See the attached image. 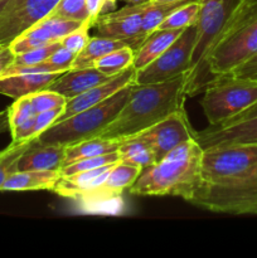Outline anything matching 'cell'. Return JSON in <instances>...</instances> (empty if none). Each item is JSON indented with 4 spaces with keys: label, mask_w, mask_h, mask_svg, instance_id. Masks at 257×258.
Listing matches in <instances>:
<instances>
[{
    "label": "cell",
    "mask_w": 257,
    "mask_h": 258,
    "mask_svg": "<svg viewBox=\"0 0 257 258\" xmlns=\"http://www.w3.org/2000/svg\"><path fill=\"white\" fill-rule=\"evenodd\" d=\"M203 93L204 115L209 125H217L257 102V81L231 73L217 78Z\"/></svg>",
    "instance_id": "cell-7"
},
{
    "label": "cell",
    "mask_w": 257,
    "mask_h": 258,
    "mask_svg": "<svg viewBox=\"0 0 257 258\" xmlns=\"http://www.w3.org/2000/svg\"><path fill=\"white\" fill-rule=\"evenodd\" d=\"M203 149L214 145L257 144V102L238 115L196 133Z\"/></svg>",
    "instance_id": "cell-12"
},
{
    "label": "cell",
    "mask_w": 257,
    "mask_h": 258,
    "mask_svg": "<svg viewBox=\"0 0 257 258\" xmlns=\"http://www.w3.org/2000/svg\"><path fill=\"white\" fill-rule=\"evenodd\" d=\"M76 55H77L76 53L71 52L67 48H63L62 45H60V47L58 48L48 59H45L44 62L52 68L53 72L63 73L66 72V71L71 70Z\"/></svg>",
    "instance_id": "cell-36"
},
{
    "label": "cell",
    "mask_w": 257,
    "mask_h": 258,
    "mask_svg": "<svg viewBox=\"0 0 257 258\" xmlns=\"http://www.w3.org/2000/svg\"><path fill=\"white\" fill-rule=\"evenodd\" d=\"M149 3L150 0L141 4H127L121 9L100 15L95 19L92 28L96 30L97 35L101 37L136 39L141 44L144 42L140 35L141 24Z\"/></svg>",
    "instance_id": "cell-14"
},
{
    "label": "cell",
    "mask_w": 257,
    "mask_h": 258,
    "mask_svg": "<svg viewBox=\"0 0 257 258\" xmlns=\"http://www.w3.org/2000/svg\"><path fill=\"white\" fill-rule=\"evenodd\" d=\"M8 111H9V130L18 127L19 125L24 123L25 121L30 120V118L37 115L29 100V96L17 98L14 103L8 107Z\"/></svg>",
    "instance_id": "cell-35"
},
{
    "label": "cell",
    "mask_w": 257,
    "mask_h": 258,
    "mask_svg": "<svg viewBox=\"0 0 257 258\" xmlns=\"http://www.w3.org/2000/svg\"><path fill=\"white\" fill-rule=\"evenodd\" d=\"M196 133L191 127L185 108L183 107L133 138H139L148 143L153 149L158 163L174 148L196 139Z\"/></svg>",
    "instance_id": "cell-13"
},
{
    "label": "cell",
    "mask_w": 257,
    "mask_h": 258,
    "mask_svg": "<svg viewBox=\"0 0 257 258\" xmlns=\"http://www.w3.org/2000/svg\"><path fill=\"white\" fill-rule=\"evenodd\" d=\"M115 164L101 166V168L92 169V170L78 171V173L70 174V175H62L52 191L63 198L75 202L76 199L97 186L101 181H103V179L108 175Z\"/></svg>",
    "instance_id": "cell-19"
},
{
    "label": "cell",
    "mask_w": 257,
    "mask_h": 258,
    "mask_svg": "<svg viewBox=\"0 0 257 258\" xmlns=\"http://www.w3.org/2000/svg\"><path fill=\"white\" fill-rule=\"evenodd\" d=\"M121 2H125L130 5H135V4H141V3H145L148 0H121Z\"/></svg>",
    "instance_id": "cell-41"
},
{
    "label": "cell",
    "mask_w": 257,
    "mask_h": 258,
    "mask_svg": "<svg viewBox=\"0 0 257 258\" xmlns=\"http://www.w3.org/2000/svg\"><path fill=\"white\" fill-rule=\"evenodd\" d=\"M81 24L82 22H77V20L55 19V18L47 17L25 32H23L20 35H18L10 43L9 48L14 54L35 49V48L58 42L68 33L80 27Z\"/></svg>",
    "instance_id": "cell-15"
},
{
    "label": "cell",
    "mask_w": 257,
    "mask_h": 258,
    "mask_svg": "<svg viewBox=\"0 0 257 258\" xmlns=\"http://www.w3.org/2000/svg\"><path fill=\"white\" fill-rule=\"evenodd\" d=\"M60 73H20L0 78V93L17 98L44 90Z\"/></svg>",
    "instance_id": "cell-20"
},
{
    "label": "cell",
    "mask_w": 257,
    "mask_h": 258,
    "mask_svg": "<svg viewBox=\"0 0 257 258\" xmlns=\"http://www.w3.org/2000/svg\"><path fill=\"white\" fill-rule=\"evenodd\" d=\"M141 171L140 166L118 161L103 181L75 202L87 212H117L123 190L134 185Z\"/></svg>",
    "instance_id": "cell-10"
},
{
    "label": "cell",
    "mask_w": 257,
    "mask_h": 258,
    "mask_svg": "<svg viewBox=\"0 0 257 258\" xmlns=\"http://www.w3.org/2000/svg\"><path fill=\"white\" fill-rule=\"evenodd\" d=\"M10 128L9 125V111L4 110V111H0V134L5 133Z\"/></svg>",
    "instance_id": "cell-40"
},
{
    "label": "cell",
    "mask_w": 257,
    "mask_h": 258,
    "mask_svg": "<svg viewBox=\"0 0 257 258\" xmlns=\"http://www.w3.org/2000/svg\"><path fill=\"white\" fill-rule=\"evenodd\" d=\"M256 55L257 0H238L209 54L212 80L231 75Z\"/></svg>",
    "instance_id": "cell-3"
},
{
    "label": "cell",
    "mask_w": 257,
    "mask_h": 258,
    "mask_svg": "<svg viewBox=\"0 0 257 258\" xmlns=\"http://www.w3.org/2000/svg\"><path fill=\"white\" fill-rule=\"evenodd\" d=\"M257 164V144L214 145L203 149L202 178L207 184L222 183L241 175Z\"/></svg>",
    "instance_id": "cell-8"
},
{
    "label": "cell",
    "mask_w": 257,
    "mask_h": 258,
    "mask_svg": "<svg viewBox=\"0 0 257 258\" xmlns=\"http://www.w3.org/2000/svg\"><path fill=\"white\" fill-rule=\"evenodd\" d=\"M7 3H8V0H0V13L3 12V9H4V7Z\"/></svg>",
    "instance_id": "cell-43"
},
{
    "label": "cell",
    "mask_w": 257,
    "mask_h": 258,
    "mask_svg": "<svg viewBox=\"0 0 257 258\" xmlns=\"http://www.w3.org/2000/svg\"><path fill=\"white\" fill-rule=\"evenodd\" d=\"M190 2H194V0H179V2L174 3H154L153 0H150L143 17V24H141L140 30L141 38L145 40V38L151 32L158 29L159 25L164 22V19L171 12H174L175 9L180 8L181 5L188 4Z\"/></svg>",
    "instance_id": "cell-26"
},
{
    "label": "cell",
    "mask_w": 257,
    "mask_h": 258,
    "mask_svg": "<svg viewBox=\"0 0 257 258\" xmlns=\"http://www.w3.org/2000/svg\"><path fill=\"white\" fill-rule=\"evenodd\" d=\"M87 3L88 15L95 22V19L106 13L113 12L116 9L117 0H86Z\"/></svg>",
    "instance_id": "cell-38"
},
{
    "label": "cell",
    "mask_w": 257,
    "mask_h": 258,
    "mask_svg": "<svg viewBox=\"0 0 257 258\" xmlns=\"http://www.w3.org/2000/svg\"><path fill=\"white\" fill-rule=\"evenodd\" d=\"M189 203L214 213L257 214V164L229 180L203 183Z\"/></svg>",
    "instance_id": "cell-6"
},
{
    "label": "cell",
    "mask_w": 257,
    "mask_h": 258,
    "mask_svg": "<svg viewBox=\"0 0 257 258\" xmlns=\"http://www.w3.org/2000/svg\"><path fill=\"white\" fill-rule=\"evenodd\" d=\"M92 27L93 20L91 19V18H88L85 22H82V24H81L80 27L68 33L67 35H65V37L60 39V45H62L63 48H67L71 52L78 54V53L86 47L88 40H90V30Z\"/></svg>",
    "instance_id": "cell-34"
},
{
    "label": "cell",
    "mask_w": 257,
    "mask_h": 258,
    "mask_svg": "<svg viewBox=\"0 0 257 258\" xmlns=\"http://www.w3.org/2000/svg\"><path fill=\"white\" fill-rule=\"evenodd\" d=\"M203 148L197 139L185 141L160 161L144 169L130 188L135 196H170L190 202L204 183L202 178Z\"/></svg>",
    "instance_id": "cell-2"
},
{
    "label": "cell",
    "mask_w": 257,
    "mask_h": 258,
    "mask_svg": "<svg viewBox=\"0 0 257 258\" xmlns=\"http://www.w3.org/2000/svg\"><path fill=\"white\" fill-rule=\"evenodd\" d=\"M154 3H174L179 2V0H153Z\"/></svg>",
    "instance_id": "cell-42"
},
{
    "label": "cell",
    "mask_w": 257,
    "mask_h": 258,
    "mask_svg": "<svg viewBox=\"0 0 257 258\" xmlns=\"http://www.w3.org/2000/svg\"><path fill=\"white\" fill-rule=\"evenodd\" d=\"M117 151L121 161L140 166L143 170L156 163L153 149L150 148L148 143L139 138H130L122 140V144Z\"/></svg>",
    "instance_id": "cell-25"
},
{
    "label": "cell",
    "mask_w": 257,
    "mask_h": 258,
    "mask_svg": "<svg viewBox=\"0 0 257 258\" xmlns=\"http://www.w3.org/2000/svg\"><path fill=\"white\" fill-rule=\"evenodd\" d=\"M140 43L136 39H116L108 37H91L86 47L76 55L71 70H80V68L93 67V63L98 58L103 57L112 50L120 49L123 47H131L134 50L138 49Z\"/></svg>",
    "instance_id": "cell-23"
},
{
    "label": "cell",
    "mask_w": 257,
    "mask_h": 258,
    "mask_svg": "<svg viewBox=\"0 0 257 258\" xmlns=\"http://www.w3.org/2000/svg\"><path fill=\"white\" fill-rule=\"evenodd\" d=\"M60 176V170L15 171L3 184L2 191L53 190Z\"/></svg>",
    "instance_id": "cell-21"
},
{
    "label": "cell",
    "mask_w": 257,
    "mask_h": 258,
    "mask_svg": "<svg viewBox=\"0 0 257 258\" xmlns=\"http://www.w3.org/2000/svg\"><path fill=\"white\" fill-rule=\"evenodd\" d=\"M2 48H4V47H3V45H0V49H2Z\"/></svg>",
    "instance_id": "cell-45"
},
{
    "label": "cell",
    "mask_w": 257,
    "mask_h": 258,
    "mask_svg": "<svg viewBox=\"0 0 257 258\" xmlns=\"http://www.w3.org/2000/svg\"><path fill=\"white\" fill-rule=\"evenodd\" d=\"M135 75L136 70L131 66V67L122 71V72L112 76V77L108 81H106V82L101 83V85L98 86H95V87L90 88V90L86 91V92L81 93V95L68 100L65 108H63V112L60 113V116L57 118L55 122L66 120V118L71 117V116L76 115V113L81 112V111L86 110V108H90L92 107V106H96L98 105V103L103 102V101L107 100L108 97H111L113 93L120 91L121 88H123L125 86L133 85L134 80H135Z\"/></svg>",
    "instance_id": "cell-16"
},
{
    "label": "cell",
    "mask_w": 257,
    "mask_h": 258,
    "mask_svg": "<svg viewBox=\"0 0 257 258\" xmlns=\"http://www.w3.org/2000/svg\"><path fill=\"white\" fill-rule=\"evenodd\" d=\"M112 76H107L96 67L68 70L60 73L48 88L65 96L67 100L86 92L90 88L108 81Z\"/></svg>",
    "instance_id": "cell-17"
},
{
    "label": "cell",
    "mask_w": 257,
    "mask_h": 258,
    "mask_svg": "<svg viewBox=\"0 0 257 258\" xmlns=\"http://www.w3.org/2000/svg\"><path fill=\"white\" fill-rule=\"evenodd\" d=\"M118 161H121L120 155H118V151H115V153L106 154V155L81 159V160L75 161V163L62 166L60 168V174L62 175H70V174L78 173V171L92 170V169L101 168V166L110 165V164L118 163Z\"/></svg>",
    "instance_id": "cell-31"
},
{
    "label": "cell",
    "mask_w": 257,
    "mask_h": 258,
    "mask_svg": "<svg viewBox=\"0 0 257 258\" xmlns=\"http://www.w3.org/2000/svg\"><path fill=\"white\" fill-rule=\"evenodd\" d=\"M48 18L85 22L90 18L86 0H59L57 7L50 12Z\"/></svg>",
    "instance_id": "cell-30"
},
{
    "label": "cell",
    "mask_w": 257,
    "mask_h": 258,
    "mask_svg": "<svg viewBox=\"0 0 257 258\" xmlns=\"http://www.w3.org/2000/svg\"><path fill=\"white\" fill-rule=\"evenodd\" d=\"M121 144H122V140L106 138H93L76 143L66 148V156L65 161H63V166L81 160V159L93 158V156L115 153V151L118 150Z\"/></svg>",
    "instance_id": "cell-24"
},
{
    "label": "cell",
    "mask_w": 257,
    "mask_h": 258,
    "mask_svg": "<svg viewBox=\"0 0 257 258\" xmlns=\"http://www.w3.org/2000/svg\"><path fill=\"white\" fill-rule=\"evenodd\" d=\"M184 29H155L145 38L143 43L135 49L133 67L136 71L141 70L154 59L163 54L171 44L176 40V38L183 33Z\"/></svg>",
    "instance_id": "cell-22"
},
{
    "label": "cell",
    "mask_w": 257,
    "mask_h": 258,
    "mask_svg": "<svg viewBox=\"0 0 257 258\" xmlns=\"http://www.w3.org/2000/svg\"><path fill=\"white\" fill-rule=\"evenodd\" d=\"M134 55H135L134 48H120V49L112 50L103 57L98 58L93 63V67H96L98 71L107 76H115L133 66Z\"/></svg>",
    "instance_id": "cell-27"
},
{
    "label": "cell",
    "mask_w": 257,
    "mask_h": 258,
    "mask_svg": "<svg viewBox=\"0 0 257 258\" xmlns=\"http://www.w3.org/2000/svg\"><path fill=\"white\" fill-rule=\"evenodd\" d=\"M238 0H201L197 37L190 63L185 73V95L193 97L204 92L213 82L208 58Z\"/></svg>",
    "instance_id": "cell-4"
},
{
    "label": "cell",
    "mask_w": 257,
    "mask_h": 258,
    "mask_svg": "<svg viewBox=\"0 0 257 258\" xmlns=\"http://www.w3.org/2000/svg\"><path fill=\"white\" fill-rule=\"evenodd\" d=\"M201 0H194L171 12L159 25L160 29H185L198 23Z\"/></svg>",
    "instance_id": "cell-28"
},
{
    "label": "cell",
    "mask_w": 257,
    "mask_h": 258,
    "mask_svg": "<svg viewBox=\"0 0 257 258\" xmlns=\"http://www.w3.org/2000/svg\"><path fill=\"white\" fill-rule=\"evenodd\" d=\"M185 75L148 85L133 83L125 105L100 138L126 140L184 107Z\"/></svg>",
    "instance_id": "cell-1"
},
{
    "label": "cell",
    "mask_w": 257,
    "mask_h": 258,
    "mask_svg": "<svg viewBox=\"0 0 257 258\" xmlns=\"http://www.w3.org/2000/svg\"><path fill=\"white\" fill-rule=\"evenodd\" d=\"M59 0H8L0 13V45L10 43L50 14Z\"/></svg>",
    "instance_id": "cell-11"
},
{
    "label": "cell",
    "mask_w": 257,
    "mask_h": 258,
    "mask_svg": "<svg viewBox=\"0 0 257 258\" xmlns=\"http://www.w3.org/2000/svg\"><path fill=\"white\" fill-rule=\"evenodd\" d=\"M60 47V40L50 44L43 45V47L35 48V49L27 50V52L19 53V54L14 55V60H13L10 67H27V66H34L38 63L43 62V60L48 59L58 48Z\"/></svg>",
    "instance_id": "cell-32"
},
{
    "label": "cell",
    "mask_w": 257,
    "mask_h": 258,
    "mask_svg": "<svg viewBox=\"0 0 257 258\" xmlns=\"http://www.w3.org/2000/svg\"><path fill=\"white\" fill-rule=\"evenodd\" d=\"M62 145H44L33 140L18 161V171L24 170H60L66 156Z\"/></svg>",
    "instance_id": "cell-18"
},
{
    "label": "cell",
    "mask_w": 257,
    "mask_h": 258,
    "mask_svg": "<svg viewBox=\"0 0 257 258\" xmlns=\"http://www.w3.org/2000/svg\"><path fill=\"white\" fill-rule=\"evenodd\" d=\"M32 143L33 140L23 141V143L12 141V144L7 149L0 151V190L5 180L13 173L18 171V161Z\"/></svg>",
    "instance_id": "cell-29"
},
{
    "label": "cell",
    "mask_w": 257,
    "mask_h": 258,
    "mask_svg": "<svg viewBox=\"0 0 257 258\" xmlns=\"http://www.w3.org/2000/svg\"><path fill=\"white\" fill-rule=\"evenodd\" d=\"M248 62H257V55H256V57L252 58V59H249ZM248 62H246V63H248Z\"/></svg>",
    "instance_id": "cell-44"
},
{
    "label": "cell",
    "mask_w": 257,
    "mask_h": 258,
    "mask_svg": "<svg viewBox=\"0 0 257 258\" xmlns=\"http://www.w3.org/2000/svg\"><path fill=\"white\" fill-rule=\"evenodd\" d=\"M14 53L12 52L9 47H4L0 49V76L3 75L7 68L12 66L13 60H14Z\"/></svg>",
    "instance_id": "cell-39"
},
{
    "label": "cell",
    "mask_w": 257,
    "mask_h": 258,
    "mask_svg": "<svg viewBox=\"0 0 257 258\" xmlns=\"http://www.w3.org/2000/svg\"><path fill=\"white\" fill-rule=\"evenodd\" d=\"M130 88L131 85L125 86L103 102L53 123L35 140L44 145L70 146L88 139L100 138L123 107Z\"/></svg>",
    "instance_id": "cell-5"
},
{
    "label": "cell",
    "mask_w": 257,
    "mask_h": 258,
    "mask_svg": "<svg viewBox=\"0 0 257 258\" xmlns=\"http://www.w3.org/2000/svg\"><path fill=\"white\" fill-rule=\"evenodd\" d=\"M197 37V24L185 28L175 42L156 59L136 71L135 85H148L173 80L185 75Z\"/></svg>",
    "instance_id": "cell-9"
},
{
    "label": "cell",
    "mask_w": 257,
    "mask_h": 258,
    "mask_svg": "<svg viewBox=\"0 0 257 258\" xmlns=\"http://www.w3.org/2000/svg\"><path fill=\"white\" fill-rule=\"evenodd\" d=\"M29 100L32 102L35 113L65 107L68 101L65 96L55 92V91L49 90V88H44V90L32 93V95H29Z\"/></svg>",
    "instance_id": "cell-33"
},
{
    "label": "cell",
    "mask_w": 257,
    "mask_h": 258,
    "mask_svg": "<svg viewBox=\"0 0 257 258\" xmlns=\"http://www.w3.org/2000/svg\"><path fill=\"white\" fill-rule=\"evenodd\" d=\"M63 108L65 107L43 111V112H39L35 115L34 131H33V134H34V139H37L40 134L44 133L48 127H50V126L57 121V118L59 117L60 113L63 112Z\"/></svg>",
    "instance_id": "cell-37"
}]
</instances>
